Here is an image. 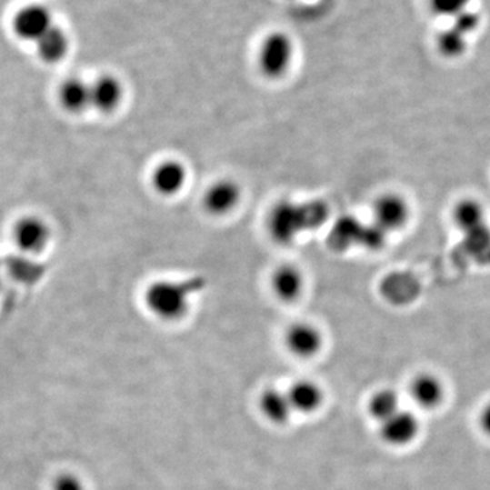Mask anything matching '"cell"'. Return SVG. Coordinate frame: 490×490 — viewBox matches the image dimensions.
I'll return each mask as SVG.
<instances>
[{
	"label": "cell",
	"instance_id": "6da1fadb",
	"mask_svg": "<svg viewBox=\"0 0 490 490\" xmlns=\"http://www.w3.org/2000/svg\"><path fill=\"white\" fill-rule=\"evenodd\" d=\"M205 287L201 276L187 279H160L145 292V303L153 315L163 320H177L190 309L191 300Z\"/></svg>",
	"mask_w": 490,
	"mask_h": 490
},
{
	"label": "cell",
	"instance_id": "7a4b0ae2",
	"mask_svg": "<svg viewBox=\"0 0 490 490\" xmlns=\"http://www.w3.org/2000/svg\"><path fill=\"white\" fill-rule=\"evenodd\" d=\"M257 67L268 79L284 78L295 60V43L285 32H271L260 43Z\"/></svg>",
	"mask_w": 490,
	"mask_h": 490
},
{
	"label": "cell",
	"instance_id": "3957f363",
	"mask_svg": "<svg viewBox=\"0 0 490 490\" xmlns=\"http://www.w3.org/2000/svg\"><path fill=\"white\" fill-rule=\"evenodd\" d=\"M325 209L323 206H298L293 204H281L271 213L270 229L271 235L276 242H292L301 231L309 228L312 223L301 218H325Z\"/></svg>",
	"mask_w": 490,
	"mask_h": 490
},
{
	"label": "cell",
	"instance_id": "277c9868",
	"mask_svg": "<svg viewBox=\"0 0 490 490\" xmlns=\"http://www.w3.org/2000/svg\"><path fill=\"white\" fill-rule=\"evenodd\" d=\"M11 25L16 37L29 43H37L51 27L55 26L54 15L46 5L41 3H29L14 14Z\"/></svg>",
	"mask_w": 490,
	"mask_h": 490
},
{
	"label": "cell",
	"instance_id": "5b68a950",
	"mask_svg": "<svg viewBox=\"0 0 490 490\" xmlns=\"http://www.w3.org/2000/svg\"><path fill=\"white\" fill-rule=\"evenodd\" d=\"M13 239L22 254H40L51 240V229L43 218L25 215L14 225Z\"/></svg>",
	"mask_w": 490,
	"mask_h": 490
},
{
	"label": "cell",
	"instance_id": "8992f818",
	"mask_svg": "<svg viewBox=\"0 0 490 490\" xmlns=\"http://www.w3.org/2000/svg\"><path fill=\"white\" fill-rule=\"evenodd\" d=\"M242 187L232 179H220L207 187L204 194V207L209 215L223 217L239 206Z\"/></svg>",
	"mask_w": 490,
	"mask_h": 490
},
{
	"label": "cell",
	"instance_id": "52a82bcc",
	"mask_svg": "<svg viewBox=\"0 0 490 490\" xmlns=\"http://www.w3.org/2000/svg\"><path fill=\"white\" fill-rule=\"evenodd\" d=\"M375 225L383 232L399 231L406 225L410 217L407 202L396 194H385L374 206Z\"/></svg>",
	"mask_w": 490,
	"mask_h": 490
},
{
	"label": "cell",
	"instance_id": "ba28073f",
	"mask_svg": "<svg viewBox=\"0 0 490 490\" xmlns=\"http://www.w3.org/2000/svg\"><path fill=\"white\" fill-rule=\"evenodd\" d=\"M92 108L101 114H112L119 109L125 98V85L114 74H101L90 82Z\"/></svg>",
	"mask_w": 490,
	"mask_h": 490
},
{
	"label": "cell",
	"instance_id": "9c48e42d",
	"mask_svg": "<svg viewBox=\"0 0 490 490\" xmlns=\"http://www.w3.org/2000/svg\"><path fill=\"white\" fill-rule=\"evenodd\" d=\"M187 166L182 161L169 158L161 161L152 174V185L160 195L172 198L185 190L187 185Z\"/></svg>",
	"mask_w": 490,
	"mask_h": 490
},
{
	"label": "cell",
	"instance_id": "30bf717a",
	"mask_svg": "<svg viewBox=\"0 0 490 490\" xmlns=\"http://www.w3.org/2000/svg\"><path fill=\"white\" fill-rule=\"evenodd\" d=\"M418 432H420V421L417 415L404 409L382 423V429H380L383 440L394 447H405L415 442Z\"/></svg>",
	"mask_w": 490,
	"mask_h": 490
},
{
	"label": "cell",
	"instance_id": "8fae6325",
	"mask_svg": "<svg viewBox=\"0 0 490 490\" xmlns=\"http://www.w3.org/2000/svg\"><path fill=\"white\" fill-rule=\"evenodd\" d=\"M60 105L70 114L78 115L92 108L90 82L78 76H71L60 85L57 90Z\"/></svg>",
	"mask_w": 490,
	"mask_h": 490
},
{
	"label": "cell",
	"instance_id": "7c38bea8",
	"mask_svg": "<svg viewBox=\"0 0 490 490\" xmlns=\"http://www.w3.org/2000/svg\"><path fill=\"white\" fill-rule=\"evenodd\" d=\"M323 336L319 328L309 323H295L287 330L286 345L298 357H312L322 347Z\"/></svg>",
	"mask_w": 490,
	"mask_h": 490
},
{
	"label": "cell",
	"instance_id": "4fadbf2b",
	"mask_svg": "<svg viewBox=\"0 0 490 490\" xmlns=\"http://www.w3.org/2000/svg\"><path fill=\"white\" fill-rule=\"evenodd\" d=\"M271 286L276 297L289 303L300 297L305 286V278L295 265H282L274 271Z\"/></svg>",
	"mask_w": 490,
	"mask_h": 490
},
{
	"label": "cell",
	"instance_id": "5bb4252c",
	"mask_svg": "<svg viewBox=\"0 0 490 490\" xmlns=\"http://www.w3.org/2000/svg\"><path fill=\"white\" fill-rule=\"evenodd\" d=\"M70 45V37L67 33L55 25L35 43V49H37L38 57L43 62L54 65L67 56Z\"/></svg>",
	"mask_w": 490,
	"mask_h": 490
},
{
	"label": "cell",
	"instance_id": "9a60e30c",
	"mask_svg": "<svg viewBox=\"0 0 490 490\" xmlns=\"http://www.w3.org/2000/svg\"><path fill=\"white\" fill-rule=\"evenodd\" d=\"M410 393L418 406L424 409H435L445 399V385L439 377L424 374L413 380Z\"/></svg>",
	"mask_w": 490,
	"mask_h": 490
},
{
	"label": "cell",
	"instance_id": "2e32d148",
	"mask_svg": "<svg viewBox=\"0 0 490 490\" xmlns=\"http://www.w3.org/2000/svg\"><path fill=\"white\" fill-rule=\"evenodd\" d=\"M293 412L312 413L322 404V391L311 382L295 383L287 391Z\"/></svg>",
	"mask_w": 490,
	"mask_h": 490
},
{
	"label": "cell",
	"instance_id": "e0dca14e",
	"mask_svg": "<svg viewBox=\"0 0 490 490\" xmlns=\"http://www.w3.org/2000/svg\"><path fill=\"white\" fill-rule=\"evenodd\" d=\"M260 407L263 415L275 424H284L293 415L292 404H290L287 393L281 390L265 391L260 398Z\"/></svg>",
	"mask_w": 490,
	"mask_h": 490
},
{
	"label": "cell",
	"instance_id": "ac0fdd59",
	"mask_svg": "<svg viewBox=\"0 0 490 490\" xmlns=\"http://www.w3.org/2000/svg\"><path fill=\"white\" fill-rule=\"evenodd\" d=\"M465 251L469 255L470 259L480 265H489L490 263V229L485 224L475 226V228L464 231Z\"/></svg>",
	"mask_w": 490,
	"mask_h": 490
},
{
	"label": "cell",
	"instance_id": "d6986e66",
	"mask_svg": "<svg viewBox=\"0 0 490 490\" xmlns=\"http://www.w3.org/2000/svg\"><path fill=\"white\" fill-rule=\"evenodd\" d=\"M399 410H401V401H399L398 394L393 390L379 391L372 396L369 402V413L380 424L393 417Z\"/></svg>",
	"mask_w": 490,
	"mask_h": 490
},
{
	"label": "cell",
	"instance_id": "ffe728a7",
	"mask_svg": "<svg viewBox=\"0 0 490 490\" xmlns=\"http://www.w3.org/2000/svg\"><path fill=\"white\" fill-rule=\"evenodd\" d=\"M454 221L462 232L485 224V215L481 205L475 201H464L455 207Z\"/></svg>",
	"mask_w": 490,
	"mask_h": 490
},
{
	"label": "cell",
	"instance_id": "44dd1931",
	"mask_svg": "<svg viewBox=\"0 0 490 490\" xmlns=\"http://www.w3.org/2000/svg\"><path fill=\"white\" fill-rule=\"evenodd\" d=\"M437 48L445 56H461L467 48V35L451 25L437 37Z\"/></svg>",
	"mask_w": 490,
	"mask_h": 490
},
{
	"label": "cell",
	"instance_id": "7402d4cb",
	"mask_svg": "<svg viewBox=\"0 0 490 490\" xmlns=\"http://www.w3.org/2000/svg\"><path fill=\"white\" fill-rule=\"evenodd\" d=\"M472 0H429L432 13L439 16L454 19L459 14L470 10Z\"/></svg>",
	"mask_w": 490,
	"mask_h": 490
},
{
	"label": "cell",
	"instance_id": "603a6c76",
	"mask_svg": "<svg viewBox=\"0 0 490 490\" xmlns=\"http://www.w3.org/2000/svg\"><path fill=\"white\" fill-rule=\"evenodd\" d=\"M52 490H85V485L78 475L62 473L52 483Z\"/></svg>",
	"mask_w": 490,
	"mask_h": 490
},
{
	"label": "cell",
	"instance_id": "cb8c5ba5",
	"mask_svg": "<svg viewBox=\"0 0 490 490\" xmlns=\"http://www.w3.org/2000/svg\"><path fill=\"white\" fill-rule=\"evenodd\" d=\"M481 428L490 437V404L481 413Z\"/></svg>",
	"mask_w": 490,
	"mask_h": 490
},
{
	"label": "cell",
	"instance_id": "d4e9b609",
	"mask_svg": "<svg viewBox=\"0 0 490 490\" xmlns=\"http://www.w3.org/2000/svg\"><path fill=\"white\" fill-rule=\"evenodd\" d=\"M3 271H5V263L0 259V282H2Z\"/></svg>",
	"mask_w": 490,
	"mask_h": 490
}]
</instances>
